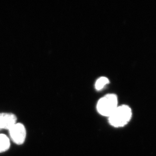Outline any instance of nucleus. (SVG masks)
I'll list each match as a JSON object with an SVG mask.
<instances>
[{
  "instance_id": "obj_1",
  "label": "nucleus",
  "mask_w": 156,
  "mask_h": 156,
  "mask_svg": "<svg viewBox=\"0 0 156 156\" xmlns=\"http://www.w3.org/2000/svg\"><path fill=\"white\" fill-rule=\"evenodd\" d=\"M132 111L126 105L118 106L113 113L109 117V123L115 127L124 126L131 119Z\"/></svg>"
},
{
  "instance_id": "obj_2",
  "label": "nucleus",
  "mask_w": 156,
  "mask_h": 156,
  "mask_svg": "<svg viewBox=\"0 0 156 156\" xmlns=\"http://www.w3.org/2000/svg\"><path fill=\"white\" fill-rule=\"evenodd\" d=\"M118 107V99L115 94H108L102 98L98 102L97 108L101 115L110 116Z\"/></svg>"
},
{
  "instance_id": "obj_3",
  "label": "nucleus",
  "mask_w": 156,
  "mask_h": 156,
  "mask_svg": "<svg viewBox=\"0 0 156 156\" xmlns=\"http://www.w3.org/2000/svg\"><path fill=\"white\" fill-rule=\"evenodd\" d=\"M11 139L18 145L23 144L25 141L27 131L22 124L16 123L9 129Z\"/></svg>"
},
{
  "instance_id": "obj_4",
  "label": "nucleus",
  "mask_w": 156,
  "mask_h": 156,
  "mask_svg": "<svg viewBox=\"0 0 156 156\" xmlns=\"http://www.w3.org/2000/svg\"><path fill=\"white\" fill-rule=\"evenodd\" d=\"M16 116L13 114L0 113V130H9L12 126L16 123Z\"/></svg>"
},
{
  "instance_id": "obj_5",
  "label": "nucleus",
  "mask_w": 156,
  "mask_h": 156,
  "mask_svg": "<svg viewBox=\"0 0 156 156\" xmlns=\"http://www.w3.org/2000/svg\"><path fill=\"white\" fill-rule=\"evenodd\" d=\"M10 146V140L5 134H0V153L7 151Z\"/></svg>"
},
{
  "instance_id": "obj_6",
  "label": "nucleus",
  "mask_w": 156,
  "mask_h": 156,
  "mask_svg": "<svg viewBox=\"0 0 156 156\" xmlns=\"http://www.w3.org/2000/svg\"><path fill=\"white\" fill-rule=\"evenodd\" d=\"M109 83V80L106 77H101L96 81L95 87L98 90L103 89L107 84Z\"/></svg>"
}]
</instances>
